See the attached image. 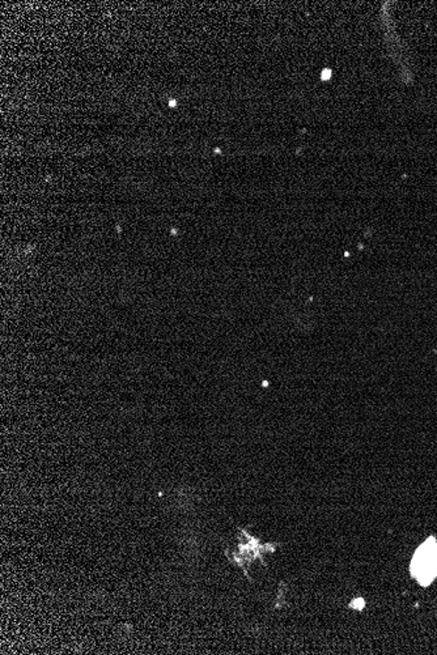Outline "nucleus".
<instances>
[{
	"label": "nucleus",
	"instance_id": "f257e3e1",
	"mask_svg": "<svg viewBox=\"0 0 437 655\" xmlns=\"http://www.w3.org/2000/svg\"><path fill=\"white\" fill-rule=\"evenodd\" d=\"M411 573L423 586L433 583L437 575V544L430 539L419 547L411 563Z\"/></svg>",
	"mask_w": 437,
	"mask_h": 655
}]
</instances>
